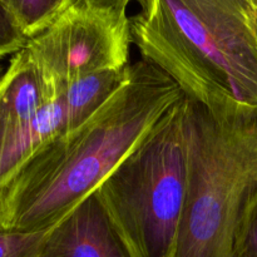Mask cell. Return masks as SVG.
<instances>
[{
    "label": "cell",
    "mask_w": 257,
    "mask_h": 257,
    "mask_svg": "<svg viewBox=\"0 0 257 257\" xmlns=\"http://www.w3.org/2000/svg\"><path fill=\"white\" fill-rule=\"evenodd\" d=\"M29 38L24 34L12 13L0 2V60L14 55L27 45Z\"/></svg>",
    "instance_id": "cell-12"
},
{
    "label": "cell",
    "mask_w": 257,
    "mask_h": 257,
    "mask_svg": "<svg viewBox=\"0 0 257 257\" xmlns=\"http://www.w3.org/2000/svg\"><path fill=\"white\" fill-rule=\"evenodd\" d=\"M232 257H257V185L243 201L233 235Z\"/></svg>",
    "instance_id": "cell-10"
},
{
    "label": "cell",
    "mask_w": 257,
    "mask_h": 257,
    "mask_svg": "<svg viewBox=\"0 0 257 257\" xmlns=\"http://www.w3.org/2000/svg\"><path fill=\"white\" fill-rule=\"evenodd\" d=\"M48 231H14L0 228V257H38Z\"/></svg>",
    "instance_id": "cell-11"
},
{
    "label": "cell",
    "mask_w": 257,
    "mask_h": 257,
    "mask_svg": "<svg viewBox=\"0 0 257 257\" xmlns=\"http://www.w3.org/2000/svg\"><path fill=\"white\" fill-rule=\"evenodd\" d=\"M130 65L84 75L63 88L59 95L65 113L67 131L79 127L103 107L128 78Z\"/></svg>",
    "instance_id": "cell-8"
},
{
    "label": "cell",
    "mask_w": 257,
    "mask_h": 257,
    "mask_svg": "<svg viewBox=\"0 0 257 257\" xmlns=\"http://www.w3.org/2000/svg\"><path fill=\"white\" fill-rule=\"evenodd\" d=\"M8 8L24 34L34 37L48 27L75 0H0Z\"/></svg>",
    "instance_id": "cell-9"
},
{
    "label": "cell",
    "mask_w": 257,
    "mask_h": 257,
    "mask_svg": "<svg viewBox=\"0 0 257 257\" xmlns=\"http://www.w3.org/2000/svg\"><path fill=\"white\" fill-rule=\"evenodd\" d=\"M132 43L218 120L257 109L253 0H133Z\"/></svg>",
    "instance_id": "cell-2"
},
{
    "label": "cell",
    "mask_w": 257,
    "mask_h": 257,
    "mask_svg": "<svg viewBox=\"0 0 257 257\" xmlns=\"http://www.w3.org/2000/svg\"><path fill=\"white\" fill-rule=\"evenodd\" d=\"M38 257H136L98 193L49 228Z\"/></svg>",
    "instance_id": "cell-7"
},
{
    "label": "cell",
    "mask_w": 257,
    "mask_h": 257,
    "mask_svg": "<svg viewBox=\"0 0 257 257\" xmlns=\"http://www.w3.org/2000/svg\"><path fill=\"white\" fill-rule=\"evenodd\" d=\"M187 99L190 176L173 257H232L243 201L257 185V109L218 120Z\"/></svg>",
    "instance_id": "cell-4"
},
{
    "label": "cell",
    "mask_w": 257,
    "mask_h": 257,
    "mask_svg": "<svg viewBox=\"0 0 257 257\" xmlns=\"http://www.w3.org/2000/svg\"><path fill=\"white\" fill-rule=\"evenodd\" d=\"M185 93L155 63L130 64L118 92L83 124L58 135L0 186V228L59 222L152 132Z\"/></svg>",
    "instance_id": "cell-1"
},
{
    "label": "cell",
    "mask_w": 257,
    "mask_h": 257,
    "mask_svg": "<svg viewBox=\"0 0 257 257\" xmlns=\"http://www.w3.org/2000/svg\"><path fill=\"white\" fill-rule=\"evenodd\" d=\"M65 131L59 95L24 47L0 79V186Z\"/></svg>",
    "instance_id": "cell-6"
},
{
    "label": "cell",
    "mask_w": 257,
    "mask_h": 257,
    "mask_svg": "<svg viewBox=\"0 0 257 257\" xmlns=\"http://www.w3.org/2000/svg\"><path fill=\"white\" fill-rule=\"evenodd\" d=\"M190 176V117L183 97L95 192L136 257H173Z\"/></svg>",
    "instance_id": "cell-3"
},
{
    "label": "cell",
    "mask_w": 257,
    "mask_h": 257,
    "mask_svg": "<svg viewBox=\"0 0 257 257\" xmlns=\"http://www.w3.org/2000/svg\"><path fill=\"white\" fill-rule=\"evenodd\" d=\"M7 68L8 65H5L4 60H0V79H2L3 75L5 74V72H7Z\"/></svg>",
    "instance_id": "cell-13"
},
{
    "label": "cell",
    "mask_w": 257,
    "mask_h": 257,
    "mask_svg": "<svg viewBox=\"0 0 257 257\" xmlns=\"http://www.w3.org/2000/svg\"><path fill=\"white\" fill-rule=\"evenodd\" d=\"M253 3H255V5H256V8H257V0H253Z\"/></svg>",
    "instance_id": "cell-14"
},
{
    "label": "cell",
    "mask_w": 257,
    "mask_h": 257,
    "mask_svg": "<svg viewBox=\"0 0 257 257\" xmlns=\"http://www.w3.org/2000/svg\"><path fill=\"white\" fill-rule=\"evenodd\" d=\"M133 0H75L25 48L60 95L68 83L131 64Z\"/></svg>",
    "instance_id": "cell-5"
}]
</instances>
